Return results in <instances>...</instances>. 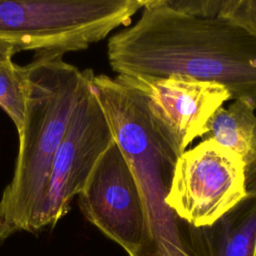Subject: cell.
I'll return each instance as SVG.
<instances>
[{"mask_svg": "<svg viewBox=\"0 0 256 256\" xmlns=\"http://www.w3.org/2000/svg\"><path fill=\"white\" fill-rule=\"evenodd\" d=\"M247 193H256V167L246 172Z\"/></svg>", "mask_w": 256, "mask_h": 256, "instance_id": "obj_14", "label": "cell"}, {"mask_svg": "<svg viewBox=\"0 0 256 256\" xmlns=\"http://www.w3.org/2000/svg\"><path fill=\"white\" fill-rule=\"evenodd\" d=\"M55 51L35 52L26 66L25 118L11 181L0 198V243L19 232L44 230L53 161L70 117L94 73Z\"/></svg>", "mask_w": 256, "mask_h": 256, "instance_id": "obj_2", "label": "cell"}, {"mask_svg": "<svg viewBox=\"0 0 256 256\" xmlns=\"http://www.w3.org/2000/svg\"><path fill=\"white\" fill-rule=\"evenodd\" d=\"M206 129L205 139L214 140L238 154L246 165V172L256 167V115L249 103L235 100L228 108L220 107Z\"/></svg>", "mask_w": 256, "mask_h": 256, "instance_id": "obj_10", "label": "cell"}, {"mask_svg": "<svg viewBox=\"0 0 256 256\" xmlns=\"http://www.w3.org/2000/svg\"><path fill=\"white\" fill-rule=\"evenodd\" d=\"M203 230L209 256H256V193Z\"/></svg>", "mask_w": 256, "mask_h": 256, "instance_id": "obj_9", "label": "cell"}, {"mask_svg": "<svg viewBox=\"0 0 256 256\" xmlns=\"http://www.w3.org/2000/svg\"><path fill=\"white\" fill-rule=\"evenodd\" d=\"M91 89L142 195L147 229L134 256H209L203 227L181 219L165 203L180 153L143 98L104 74L93 76Z\"/></svg>", "mask_w": 256, "mask_h": 256, "instance_id": "obj_3", "label": "cell"}, {"mask_svg": "<svg viewBox=\"0 0 256 256\" xmlns=\"http://www.w3.org/2000/svg\"><path fill=\"white\" fill-rule=\"evenodd\" d=\"M143 0H0V39L20 51L68 53L104 39Z\"/></svg>", "mask_w": 256, "mask_h": 256, "instance_id": "obj_4", "label": "cell"}, {"mask_svg": "<svg viewBox=\"0 0 256 256\" xmlns=\"http://www.w3.org/2000/svg\"><path fill=\"white\" fill-rule=\"evenodd\" d=\"M92 80V79H91ZM104 112L91 89L84 88L56 152L44 213V229L53 228L69 212L100 157L113 142Z\"/></svg>", "mask_w": 256, "mask_h": 256, "instance_id": "obj_7", "label": "cell"}, {"mask_svg": "<svg viewBox=\"0 0 256 256\" xmlns=\"http://www.w3.org/2000/svg\"><path fill=\"white\" fill-rule=\"evenodd\" d=\"M136 23L107 44L118 75H179L223 85L231 99L256 109V37L221 18L178 12L147 0Z\"/></svg>", "mask_w": 256, "mask_h": 256, "instance_id": "obj_1", "label": "cell"}, {"mask_svg": "<svg viewBox=\"0 0 256 256\" xmlns=\"http://www.w3.org/2000/svg\"><path fill=\"white\" fill-rule=\"evenodd\" d=\"M217 18L227 20L256 37V0H220Z\"/></svg>", "mask_w": 256, "mask_h": 256, "instance_id": "obj_12", "label": "cell"}, {"mask_svg": "<svg viewBox=\"0 0 256 256\" xmlns=\"http://www.w3.org/2000/svg\"><path fill=\"white\" fill-rule=\"evenodd\" d=\"M83 216L129 256L141 248L147 229L142 195L119 146L113 140L78 195Z\"/></svg>", "mask_w": 256, "mask_h": 256, "instance_id": "obj_6", "label": "cell"}, {"mask_svg": "<svg viewBox=\"0 0 256 256\" xmlns=\"http://www.w3.org/2000/svg\"><path fill=\"white\" fill-rule=\"evenodd\" d=\"M247 195L241 157L204 139L177 159L166 205L195 227L213 224Z\"/></svg>", "mask_w": 256, "mask_h": 256, "instance_id": "obj_5", "label": "cell"}, {"mask_svg": "<svg viewBox=\"0 0 256 256\" xmlns=\"http://www.w3.org/2000/svg\"><path fill=\"white\" fill-rule=\"evenodd\" d=\"M27 85L26 66H20L6 59L0 61V107L14 123L20 133L25 118Z\"/></svg>", "mask_w": 256, "mask_h": 256, "instance_id": "obj_11", "label": "cell"}, {"mask_svg": "<svg viewBox=\"0 0 256 256\" xmlns=\"http://www.w3.org/2000/svg\"><path fill=\"white\" fill-rule=\"evenodd\" d=\"M116 79L143 98L151 116L180 155L195 138L206 134L210 118L231 100L223 85L186 76L123 74Z\"/></svg>", "mask_w": 256, "mask_h": 256, "instance_id": "obj_8", "label": "cell"}, {"mask_svg": "<svg viewBox=\"0 0 256 256\" xmlns=\"http://www.w3.org/2000/svg\"><path fill=\"white\" fill-rule=\"evenodd\" d=\"M18 52H20V50L13 43L0 39V61L12 59V56Z\"/></svg>", "mask_w": 256, "mask_h": 256, "instance_id": "obj_13", "label": "cell"}]
</instances>
